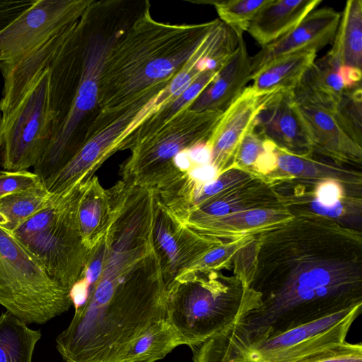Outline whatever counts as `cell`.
Returning a JSON list of instances; mask_svg holds the SVG:
<instances>
[{"mask_svg":"<svg viewBox=\"0 0 362 362\" xmlns=\"http://www.w3.org/2000/svg\"><path fill=\"white\" fill-rule=\"evenodd\" d=\"M44 187L40 178L28 170L0 171V198Z\"/></svg>","mask_w":362,"mask_h":362,"instance_id":"cell-35","label":"cell"},{"mask_svg":"<svg viewBox=\"0 0 362 362\" xmlns=\"http://www.w3.org/2000/svg\"><path fill=\"white\" fill-rule=\"evenodd\" d=\"M255 236L249 288L260 304L238 326L274 334L362 305L361 231L297 215Z\"/></svg>","mask_w":362,"mask_h":362,"instance_id":"cell-1","label":"cell"},{"mask_svg":"<svg viewBox=\"0 0 362 362\" xmlns=\"http://www.w3.org/2000/svg\"><path fill=\"white\" fill-rule=\"evenodd\" d=\"M316 57L317 52L314 50H303L279 57L252 75L251 86L259 94L293 89Z\"/></svg>","mask_w":362,"mask_h":362,"instance_id":"cell-25","label":"cell"},{"mask_svg":"<svg viewBox=\"0 0 362 362\" xmlns=\"http://www.w3.org/2000/svg\"><path fill=\"white\" fill-rule=\"evenodd\" d=\"M296 107L313 153L340 164L361 166L362 144L335 112L297 103Z\"/></svg>","mask_w":362,"mask_h":362,"instance_id":"cell-15","label":"cell"},{"mask_svg":"<svg viewBox=\"0 0 362 362\" xmlns=\"http://www.w3.org/2000/svg\"><path fill=\"white\" fill-rule=\"evenodd\" d=\"M153 240L167 291L175 281L190 272L209 251L224 242L197 233L180 223L158 197Z\"/></svg>","mask_w":362,"mask_h":362,"instance_id":"cell-13","label":"cell"},{"mask_svg":"<svg viewBox=\"0 0 362 362\" xmlns=\"http://www.w3.org/2000/svg\"><path fill=\"white\" fill-rule=\"evenodd\" d=\"M93 0H35L0 26V63L13 61L76 24Z\"/></svg>","mask_w":362,"mask_h":362,"instance_id":"cell-12","label":"cell"},{"mask_svg":"<svg viewBox=\"0 0 362 362\" xmlns=\"http://www.w3.org/2000/svg\"><path fill=\"white\" fill-rule=\"evenodd\" d=\"M358 305L306 325L270 334L235 322L190 346L193 362H296L341 344L361 313Z\"/></svg>","mask_w":362,"mask_h":362,"instance_id":"cell-5","label":"cell"},{"mask_svg":"<svg viewBox=\"0 0 362 362\" xmlns=\"http://www.w3.org/2000/svg\"><path fill=\"white\" fill-rule=\"evenodd\" d=\"M292 217L284 205L257 208L211 219L189 228L197 233L224 241L257 235Z\"/></svg>","mask_w":362,"mask_h":362,"instance_id":"cell-21","label":"cell"},{"mask_svg":"<svg viewBox=\"0 0 362 362\" xmlns=\"http://www.w3.org/2000/svg\"><path fill=\"white\" fill-rule=\"evenodd\" d=\"M223 112L196 111L187 106L144 137L130 150L120 168L122 180L153 190L167 192L186 177L175 167L181 152L208 141Z\"/></svg>","mask_w":362,"mask_h":362,"instance_id":"cell-8","label":"cell"},{"mask_svg":"<svg viewBox=\"0 0 362 362\" xmlns=\"http://www.w3.org/2000/svg\"><path fill=\"white\" fill-rule=\"evenodd\" d=\"M252 237L245 236L224 241L221 245L209 251L190 272L229 269L232 267L233 259L238 252Z\"/></svg>","mask_w":362,"mask_h":362,"instance_id":"cell-31","label":"cell"},{"mask_svg":"<svg viewBox=\"0 0 362 362\" xmlns=\"http://www.w3.org/2000/svg\"><path fill=\"white\" fill-rule=\"evenodd\" d=\"M277 166L276 170L264 177L272 182L291 179L307 183H316L325 180L340 182L351 193L362 194V173L346 165L336 163L327 158L311 153L294 155L276 147Z\"/></svg>","mask_w":362,"mask_h":362,"instance_id":"cell-19","label":"cell"},{"mask_svg":"<svg viewBox=\"0 0 362 362\" xmlns=\"http://www.w3.org/2000/svg\"><path fill=\"white\" fill-rule=\"evenodd\" d=\"M144 5L111 46L99 81L97 115H107L166 88L216 23L172 25Z\"/></svg>","mask_w":362,"mask_h":362,"instance_id":"cell-4","label":"cell"},{"mask_svg":"<svg viewBox=\"0 0 362 362\" xmlns=\"http://www.w3.org/2000/svg\"><path fill=\"white\" fill-rule=\"evenodd\" d=\"M284 205L272 184L265 177L257 176L176 219L191 228L200 223L244 210Z\"/></svg>","mask_w":362,"mask_h":362,"instance_id":"cell-18","label":"cell"},{"mask_svg":"<svg viewBox=\"0 0 362 362\" xmlns=\"http://www.w3.org/2000/svg\"><path fill=\"white\" fill-rule=\"evenodd\" d=\"M167 296L150 238L108 243L85 303L56 339L64 362H116L152 325L166 319Z\"/></svg>","mask_w":362,"mask_h":362,"instance_id":"cell-2","label":"cell"},{"mask_svg":"<svg viewBox=\"0 0 362 362\" xmlns=\"http://www.w3.org/2000/svg\"><path fill=\"white\" fill-rule=\"evenodd\" d=\"M361 102V86L352 89H346L335 111L353 136L361 144H362Z\"/></svg>","mask_w":362,"mask_h":362,"instance_id":"cell-32","label":"cell"},{"mask_svg":"<svg viewBox=\"0 0 362 362\" xmlns=\"http://www.w3.org/2000/svg\"><path fill=\"white\" fill-rule=\"evenodd\" d=\"M339 75L345 89H352L361 84V69L349 66H339Z\"/></svg>","mask_w":362,"mask_h":362,"instance_id":"cell-36","label":"cell"},{"mask_svg":"<svg viewBox=\"0 0 362 362\" xmlns=\"http://www.w3.org/2000/svg\"><path fill=\"white\" fill-rule=\"evenodd\" d=\"M338 69L327 54L315 59L292 89L295 102L335 112L346 90Z\"/></svg>","mask_w":362,"mask_h":362,"instance_id":"cell-24","label":"cell"},{"mask_svg":"<svg viewBox=\"0 0 362 362\" xmlns=\"http://www.w3.org/2000/svg\"><path fill=\"white\" fill-rule=\"evenodd\" d=\"M340 18L341 13L330 7L313 10L293 30L250 57L252 76L279 57L303 50L317 52L333 41Z\"/></svg>","mask_w":362,"mask_h":362,"instance_id":"cell-17","label":"cell"},{"mask_svg":"<svg viewBox=\"0 0 362 362\" xmlns=\"http://www.w3.org/2000/svg\"><path fill=\"white\" fill-rule=\"evenodd\" d=\"M321 3L322 0H269L247 31L264 47L293 30Z\"/></svg>","mask_w":362,"mask_h":362,"instance_id":"cell-23","label":"cell"},{"mask_svg":"<svg viewBox=\"0 0 362 362\" xmlns=\"http://www.w3.org/2000/svg\"><path fill=\"white\" fill-rule=\"evenodd\" d=\"M122 1L93 0L79 28L50 62L49 101L53 117L50 142L34 165L44 184L59 172L83 144L98 109L99 81L108 52L128 25Z\"/></svg>","mask_w":362,"mask_h":362,"instance_id":"cell-3","label":"cell"},{"mask_svg":"<svg viewBox=\"0 0 362 362\" xmlns=\"http://www.w3.org/2000/svg\"><path fill=\"white\" fill-rule=\"evenodd\" d=\"M1 115H0V122H1Z\"/></svg>","mask_w":362,"mask_h":362,"instance_id":"cell-37","label":"cell"},{"mask_svg":"<svg viewBox=\"0 0 362 362\" xmlns=\"http://www.w3.org/2000/svg\"><path fill=\"white\" fill-rule=\"evenodd\" d=\"M0 305L25 324H45L72 305L69 291L1 227Z\"/></svg>","mask_w":362,"mask_h":362,"instance_id":"cell-9","label":"cell"},{"mask_svg":"<svg viewBox=\"0 0 362 362\" xmlns=\"http://www.w3.org/2000/svg\"><path fill=\"white\" fill-rule=\"evenodd\" d=\"M183 342L166 319L152 325L116 362H155Z\"/></svg>","mask_w":362,"mask_h":362,"instance_id":"cell-27","label":"cell"},{"mask_svg":"<svg viewBox=\"0 0 362 362\" xmlns=\"http://www.w3.org/2000/svg\"><path fill=\"white\" fill-rule=\"evenodd\" d=\"M117 186L105 189L96 176L84 182L78 219L83 243L91 250L102 240L115 216Z\"/></svg>","mask_w":362,"mask_h":362,"instance_id":"cell-22","label":"cell"},{"mask_svg":"<svg viewBox=\"0 0 362 362\" xmlns=\"http://www.w3.org/2000/svg\"><path fill=\"white\" fill-rule=\"evenodd\" d=\"M161 91H151L118 111L96 115L86 131L81 148L44 183L45 189L50 194L62 195L91 179L103 163L119 151L122 141L156 110L157 95Z\"/></svg>","mask_w":362,"mask_h":362,"instance_id":"cell-10","label":"cell"},{"mask_svg":"<svg viewBox=\"0 0 362 362\" xmlns=\"http://www.w3.org/2000/svg\"><path fill=\"white\" fill-rule=\"evenodd\" d=\"M296 362H362V344L344 341Z\"/></svg>","mask_w":362,"mask_h":362,"instance_id":"cell-34","label":"cell"},{"mask_svg":"<svg viewBox=\"0 0 362 362\" xmlns=\"http://www.w3.org/2000/svg\"><path fill=\"white\" fill-rule=\"evenodd\" d=\"M41 338L40 330L9 312L0 315V362H32L36 343Z\"/></svg>","mask_w":362,"mask_h":362,"instance_id":"cell-28","label":"cell"},{"mask_svg":"<svg viewBox=\"0 0 362 362\" xmlns=\"http://www.w3.org/2000/svg\"><path fill=\"white\" fill-rule=\"evenodd\" d=\"M53 117L48 67L40 72L11 112L0 122V164L5 170H27L42 158L51 140Z\"/></svg>","mask_w":362,"mask_h":362,"instance_id":"cell-11","label":"cell"},{"mask_svg":"<svg viewBox=\"0 0 362 362\" xmlns=\"http://www.w3.org/2000/svg\"><path fill=\"white\" fill-rule=\"evenodd\" d=\"M54 197L45 187L0 198V227L12 233L37 212L47 206Z\"/></svg>","mask_w":362,"mask_h":362,"instance_id":"cell-29","label":"cell"},{"mask_svg":"<svg viewBox=\"0 0 362 362\" xmlns=\"http://www.w3.org/2000/svg\"><path fill=\"white\" fill-rule=\"evenodd\" d=\"M259 94L247 86L223 112L207 143L211 163L219 174L233 167L240 144L255 127V119L272 94Z\"/></svg>","mask_w":362,"mask_h":362,"instance_id":"cell-14","label":"cell"},{"mask_svg":"<svg viewBox=\"0 0 362 362\" xmlns=\"http://www.w3.org/2000/svg\"><path fill=\"white\" fill-rule=\"evenodd\" d=\"M254 130L287 153L299 156L313 153L292 89H281L272 94L255 119Z\"/></svg>","mask_w":362,"mask_h":362,"instance_id":"cell-16","label":"cell"},{"mask_svg":"<svg viewBox=\"0 0 362 362\" xmlns=\"http://www.w3.org/2000/svg\"><path fill=\"white\" fill-rule=\"evenodd\" d=\"M251 76L250 57L243 36H240L234 52L189 108L223 112L242 93Z\"/></svg>","mask_w":362,"mask_h":362,"instance_id":"cell-20","label":"cell"},{"mask_svg":"<svg viewBox=\"0 0 362 362\" xmlns=\"http://www.w3.org/2000/svg\"><path fill=\"white\" fill-rule=\"evenodd\" d=\"M81 183L28 218L11 234L57 284L70 291L78 280L90 250L80 232L78 211Z\"/></svg>","mask_w":362,"mask_h":362,"instance_id":"cell-7","label":"cell"},{"mask_svg":"<svg viewBox=\"0 0 362 362\" xmlns=\"http://www.w3.org/2000/svg\"><path fill=\"white\" fill-rule=\"evenodd\" d=\"M260 304L259 294L222 271L189 272L168 288L166 320L189 346L216 334Z\"/></svg>","mask_w":362,"mask_h":362,"instance_id":"cell-6","label":"cell"},{"mask_svg":"<svg viewBox=\"0 0 362 362\" xmlns=\"http://www.w3.org/2000/svg\"><path fill=\"white\" fill-rule=\"evenodd\" d=\"M332 42V47L327 55L336 65H345L361 69V0L346 1Z\"/></svg>","mask_w":362,"mask_h":362,"instance_id":"cell-26","label":"cell"},{"mask_svg":"<svg viewBox=\"0 0 362 362\" xmlns=\"http://www.w3.org/2000/svg\"><path fill=\"white\" fill-rule=\"evenodd\" d=\"M271 144L253 129L241 141L233 166L252 173L255 163Z\"/></svg>","mask_w":362,"mask_h":362,"instance_id":"cell-33","label":"cell"},{"mask_svg":"<svg viewBox=\"0 0 362 362\" xmlns=\"http://www.w3.org/2000/svg\"><path fill=\"white\" fill-rule=\"evenodd\" d=\"M269 0H227L207 2L213 4L219 20L231 28L238 37L243 36L259 11Z\"/></svg>","mask_w":362,"mask_h":362,"instance_id":"cell-30","label":"cell"}]
</instances>
